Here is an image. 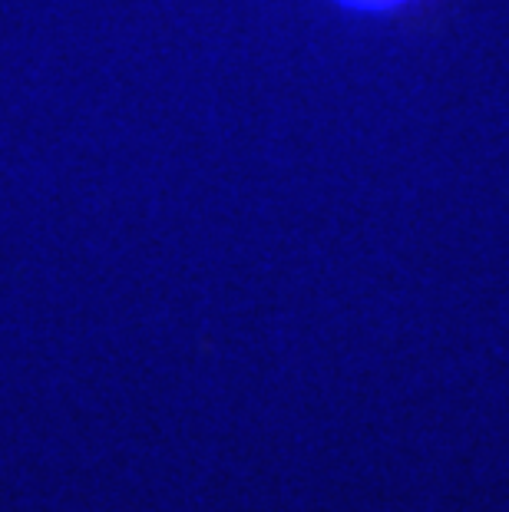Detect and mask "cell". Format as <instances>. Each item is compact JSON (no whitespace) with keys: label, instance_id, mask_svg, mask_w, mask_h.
Here are the masks:
<instances>
[{"label":"cell","instance_id":"obj_1","mask_svg":"<svg viewBox=\"0 0 509 512\" xmlns=\"http://www.w3.org/2000/svg\"><path fill=\"white\" fill-rule=\"evenodd\" d=\"M341 7L357 10V14H387V10L404 7L407 0H338Z\"/></svg>","mask_w":509,"mask_h":512}]
</instances>
